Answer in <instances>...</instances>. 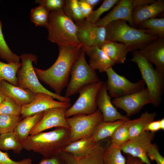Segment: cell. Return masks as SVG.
<instances>
[{
    "label": "cell",
    "instance_id": "cell-12",
    "mask_svg": "<svg viewBox=\"0 0 164 164\" xmlns=\"http://www.w3.org/2000/svg\"><path fill=\"white\" fill-rule=\"evenodd\" d=\"M111 102L116 108L125 111L128 117L138 113L145 105L151 104L147 88L131 94L114 98Z\"/></svg>",
    "mask_w": 164,
    "mask_h": 164
},
{
    "label": "cell",
    "instance_id": "cell-31",
    "mask_svg": "<svg viewBox=\"0 0 164 164\" xmlns=\"http://www.w3.org/2000/svg\"><path fill=\"white\" fill-rule=\"evenodd\" d=\"M104 164H126L121 147L111 142L106 147L103 157Z\"/></svg>",
    "mask_w": 164,
    "mask_h": 164
},
{
    "label": "cell",
    "instance_id": "cell-49",
    "mask_svg": "<svg viewBox=\"0 0 164 164\" xmlns=\"http://www.w3.org/2000/svg\"><path fill=\"white\" fill-rule=\"evenodd\" d=\"M161 130H164V118H163L159 120Z\"/></svg>",
    "mask_w": 164,
    "mask_h": 164
},
{
    "label": "cell",
    "instance_id": "cell-24",
    "mask_svg": "<svg viewBox=\"0 0 164 164\" xmlns=\"http://www.w3.org/2000/svg\"><path fill=\"white\" fill-rule=\"evenodd\" d=\"M98 143L96 142L91 136L86 137L70 142L63 148L62 151L79 157L91 152Z\"/></svg>",
    "mask_w": 164,
    "mask_h": 164
},
{
    "label": "cell",
    "instance_id": "cell-16",
    "mask_svg": "<svg viewBox=\"0 0 164 164\" xmlns=\"http://www.w3.org/2000/svg\"><path fill=\"white\" fill-rule=\"evenodd\" d=\"M111 97L108 93L105 82L98 91L96 97L97 106L102 113L103 121L113 122L120 120L125 121L130 120L128 117L118 111L112 104Z\"/></svg>",
    "mask_w": 164,
    "mask_h": 164
},
{
    "label": "cell",
    "instance_id": "cell-47",
    "mask_svg": "<svg viewBox=\"0 0 164 164\" xmlns=\"http://www.w3.org/2000/svg\"><path fill=\"white\" fill-rule=\"evenodd\" d=\"M93 8L98 4L101 0H84Z\"/></svg>",
    "mask_w": 164,
    "mask_h": 164
},
{
    "label": "cell",
    "instance_id": "cell-33",
    "mask_svg": "<svg viewBox=\"0 0 164 164\" xmlns=\"http://www.w3.org/2000/svg\"><path fill=\"white\" fill-rule=\"evenodd\" d=\"M110 142L121 147L130 139L128 121L118 127L110 137Z\"/></svg>",
    "mask_w": 164,
    "mask_h": 164
},
{
    "label": "cell",
    "instance_id": "cell-21",
    "mask_svg": "<svg viewBox=\"0 0 164 164\" xmlns=\"http://www.w3.org/2000/svg\"><path fill=\"white\" fill-rule=\"evenodd\" d=\"M81 49L89 56V65L94 70H98L101 73L105 72L107 69L115 64L104 51L97 46H92Z\"/></svg>",
    "mask_w": 164,
    "mask_h": 164
},
{
    "label": "cell",
    "instance_id": "cell-32",
    "mask_svg": "<svg viewBox=\"0 0 164 164\" xmlns=\"http://www.w3.org/2000/svg\"><path fill=\"white\" fill-rule=\"evenodd\" d=\"M2 26L0 19V58L7 63H19L20 56L12 51L5 39L2 32Z\"/></svg>",
    "mask_w": 164,
    "mask_h": 164
},
{
    "label": "cell",
    "instance_id": "cell-23",
    "mask_svg": "<svg viewBox=\"0 0 164 164\" xmlns=\"http://www.w3.org/2000/svg\"><path fill=\"white\" fill-rule=\"evenodd\" d=\"M115 63H123L130 52L123 44L105 40L99 47Z\"/></svg>",
    "mask_w": 164,
    "mask_h": 164
},
{
    "label": "cell",
    "instance_id": "cell-6",
    "mask_svg": "<svg viewBox=\"0 0 164 164\" xmlns=\"http://www.w3.org/2000/svg\"><path fill=\"white\" fill-rule=\"evenodd\" d=\"M136 63L140 71L142 80L146 84V88L151 100V104L158 107L161 100L164 87V74L154 69L149 62L136 50L133 52L130 60Z\"/></svg>",
    "mask_w": 164,
    "mask_h": 164
},
{
    "label": "cell",
    "instance_id": "cell-34",
    "mask_svg": "<svg viewBox=\"0 0 164 164\" xmlns=\"http://www.w3.org/2000/svg\"><path fill=\"white\" fill-rule=\"evenodd\" d=\"M50 12L44 6L39 5L31 9L30 19L36 26L45 27L47 25Z\"/></svg>",
    "mask_w": 164,
    "mask_h": 164
},
{
    "label": "cell",
    "instance_id": "cell-9",
    "mask_svg": "<svg viewBox=\"0 0 164 164\" xmlns=\"http://www.w3.org/2000/svg\"><path fill=\"white\" fill-rule=\"evenodd\" d=\"M70 130V142L91 136L97 125L103 121L101 111L98 109L89 115L77 114L66 118Z\"/></svg>",
    "mask_w": 164,
    "mask_h": 164
},
{
    "label": "cell",
    "instance_id": "cell-29",
    "mask_svg": "<svg viewBox=\"0 0 164 164\" xmlns=\"http://www.w3.org/2000/svg\"><path fill=\"white\" fill-rule=\"evenodd\" d=\"M21 64L20 62L5 63L0 61V82L4 80L18 86L16 74Z\"/></svg>",
    "mask_w": 164,
    "mask_h": 164
},
{
    "label": "cell",
    "instance_id": "cell-11",
    "mask_svg": "<svg viewBox=\"0 0 164 164\" xmlns=\"http://www.w3.org/2000/svg\"><path fill=\"white\" fill-rule=\"evenodd\" d=\"M75 23L77 27V36L81 49L92 46L99 47L105 40V27L97 26L85 20Z\"/></svg>",
    "mask_w": 164,
    "mask_h": 164
},
{
    "label": "cell",
    "instance_id": "cell-46",
    "mask_svg": "<svg viewBox=\"0 0 164 164\" xmlns=\"http://www.w3.org/2000/svg\"><path fill=\"white\" fill-rule=\"evenodd\" d=\"M126 164H145L139 158L127 154Z\"/></svg>",
    "mask_w": 164,
    "mask_h": 164
},
{
    "label": "cell",
    "instance_id": "cell-4",
    "mask_svg": "<svg viewBox=\"0 0 164 164\" xmlns=\"http://www.w3.org/2000/svg\"><path fill=\"white\" fill-rule=\"evenodd\" d=\"M45 27L48 32L47 39L52 43L58 46L81 47L77 26L63 9L50 12Z\"/></svg>",
    "mask_w": 164,
    "mask_h": 164
},
{
    "label": "cell",
    "instance_id": "cell-2",
    "mask_svg": "<svg viewBox=\"0 0 164 164\" xmlns=\"http://www.w3.org/2000/svg\"><path fill=\"white\" fill-rule=\"evenodd\" d=\"M70 142V129L57 127L51 131L29 136L22 143L24 149L48 158L59 155Z\"/></svg>",
    "mask_w": 164,
    "mask_h": 164
},
{
    "label": "cell",
    "instance_id": "cell-37",
    "mask_svg": "<svg viewBox=\"0 0 164 164\" xmlns=\"http://www.w3.org/2000/svg\"><path fill=\"white\" fill-rule=\"evenodd\" d=\"M22 118L20 116L0 114V134L14 132Z\"/></svg>",
    "mask_w": 164,
    "mask_h": 164
},
{
    "label": "cell",
    "instance_id": "cell-20",
    "mask_svg": "<svg viewBox=\"0 0 164 164\" xmlns=\"http://www.w3.org/2000/svg\"><path fill=\"white\" fill-rule=\"evenodd\" d=\"M0 89L7 96L11 97L22 106L30 103L35 97L36 94L30 90L14 85L4 80L0 82Z\"/></svg>",
    "mask_w": 164,
    "mask_h": 164
},
{
    "label": "cell",
    "instance_id": "cell-27",
    "mask_svg": "<svg viewBox=\"0 0 164 164\" xmlns=\"http://www.w3.org/2000/svg\"><path fill=\"white\" fill-rule=\"evenodd\" d=\"M156 114L155 112L149 113L145 111L142 113L138 118L128 121L130 139L139 135L145 131L144 129L146 125L154 121Z\"/></svg>",
    "mask_w": 164,
    "mask_h": 164
},
{
    "label": "cell",
    "instance_id": "cell-15",
    "mask_svg": "<svg viewBox=\"0 0 164 164\" xmlns=\"http://www.w3.org/2000/svg\"><path fill=\"white\" fill-rule=\"evenodd\" d=\"M67 109L64 108L56 107L44 111L43 118L32 129L29 135H34L54 127H63L70 129L65 117Z\"/></svg>",
    "mask_w": 164,
    "mask_h": 164
},
{
    "label": "cell",
    "instance_id": "cell-1",
    "mask_svg": "<svg viewBox=\"0 0 164 164\" xmlns=\"http://www.w3.org/2000/svg\"><path fill=\"white\" fill-rule=\"evenodd\" d=\"M59 53L54 63L45 70L34 67L38 79L60 95L67 86L72 66L81 50V47L59 46Z\"/></svg>",
    "mask_w": 164,
    "mask_h": 164
},
{
    "label": "cell",
    "instance_id": "cell-39",
    "mask_svg": "<svg viewBox=\"0 0 164 164\" xmlns=\"http://www.w3.org/2000/svg\"><path fill=\"white\" fill-rule=\"evenodd\" d=\"M64 3L63 0H36L35 3L43 5L50 12L62 9Z\"/></svg>",
    "mask_w": 164,
    "mask_h": 164
},
{
    "label": "cell",
    "instance_id": "cell-8",
    "mask_svg": "<svg viewBox=\"0 0 164 164\" xmlns=\"http://www.w3.org/2000/svg\"><path fill=\"white\" fill-rule=\"evenodd\" d=\"M104 83L100 80L80 88L78 92V98L74 104L66 110V118L77 114L89 115L95 112L97 110V94Z\"/></svg>",
    "mask_w": 164,
    "mask_h": 164
},
{
    "label": "cell",
    "instance_id": "cell-28",
    "mask_svg": "<svg viewBox=\"0 0 164 164\" xmlns=\"http://www.w3.org/2000/svg\"><path fill=\"white\" fill-rule=\"evenodd\" d=\"M135 28L144 30L147 35L164 37V18H152L138 24Z\"/></svg>",
    "mask_w": 164,
    "mask_h": 164
},
{
    "label": "cell",
    "instance_id": "cell-36",
    "mask_svg": "<svg viewBox=\"0 0 164 164\" xmlns=\"http://www.w3.org/2000/svg\"><path fill=\"white\" fill-rule=\"evenodd\" d=\"M22 108L13 99L7 96L0 105V114L19 116L21 114Z\"/></svg>",
    "mask_w": 164,
    "mask_h": 164
},
{
    "label": "cell",
    "instance_id": "cell-42",
    "mask_svg": "<svg viewBox=\"0 0 164 164\" xmlns=\"http://www.w3.org/2000/svg\"><path fill=\"white\" fill-rule=\"evenodd\" d=\"M78 3L81 14L85 19L92 12L93 8L84 0H78Z\"/></svg>",
    "mask_w": 164,
    "mask_h": 164
},
{
    "label": "cell",
    "instance_id": "cell-38",
    "mask_svg": "<svg viewBox=\"0 0 164 164\" xmlns=\"http://www.w3.org/2000/svg\"><path fill=\"white\" fill-rule=\"evenodd\" d=\"M118 0H104L102 5L96 10L93 11L91 14L85 19V20L95 24L99 20L101 15L109 10L118 2Z\"/></svg>",
    "mask_w": 164,
    "mask_h": 164
},
{
    "label": "cell",
    "instance_id": "cell-5",
    "mask_svg": "<svg viewBox=\"0 0 164 164\" xmlns=\"http://www.w3.org/2000/svg\"><path fill=\"white\" fill-rule=\"evenodd\" d=\"M20 56L22 64L16 74L18 86L28 89L35 94L41 93L49 94L60 102H70V99L69 97L53 93L46 89L40 84L32 64L33 62L36 64L37 63L38 58L36 55L30 53H23Z\"/></svg>",
    "mask_w": 164,
    "mask_h": 164
},
{
    "label": "cell",
    "instance_id": "cell-14",
    "mask_svg": "<svg viewBox=\"0 0 164 164\" xmlns=\"http://www.w3.org/2000/svg\"><path fill=\"white\" fill-rule=\"evenodd\" d=\"M49 94L43 93L36 94L34 100L30 103L22 106L21 115L22 118L43 112L52 108L62 107L68 109L71 107L70 102L57 101Z\"/></svg>",
    "mask_w": 164,
    "mask_h": 164
},
{
    "label": "cell",
    "instance_id": "cell-7",
    "mask_svg": "<svg viewBox=\"0 0 164 164\" xmlns=\"http://www.w3.org/2000/svg\"><path fill=\"white\" fill-rule=\"evenodd\" d=\"M85 53L81 49L73 64L70 73L71 78L67 86L65 97H70L78 93L82 87L87 84L98 82L100 80L95 70L86 61Z\"/></svg>",
    "mask_w": 164,
    "mask_h": 164
},
{
    "label": "cell",
    "instance_id": "cell-22",
    "mask_svg": "<svg viewBox=\"0 0 164 164\" xmlns=\"http://www.w3.org/2000/svg\"><path fill=\"white\" fill-rule=\"evenodd\" d=\"M164 11V1H155L152 3L133 9L132 17L134 27L141 22L150 18H155Z\"/></svg>",
    "mask_w": 164,
    "mask_h": 164
},
{
    "label": "cell",
    "instance_id": "cell-40",
    "mask_svg": "<svg viewBox=\"0 0 164 164\" xmlns=\"http://www.w3.org/2000/svg\"><path fill=\"white\" fill-rule=\"evenodd\" d=\"M147 154L149 160H155L157 164H164V158L160 153L156 144L152 143Z\"/></svg>",
    "mask_w": 164,
    "mask_h": 164
},
{
    "label": "cell",
    "instance_id": "cell-10",
    "mask_svg": "<svg viewBox=\"0 0 164 164\" xmlns=\"http://www.w3.org/2000/svg\"><path fill=\"white\" fill-rule=\"evenodd\" d=\"M108 79L106 81L108 94L111 97H118L131 94L145 88V83L142 79L132 83L125 77L116 73L112 67L106 70Z\"/></svg>",
    "mask_w": 164,
    "mask_h": 164
},
{
    "label": "cell",
    "instance_id": "cell-25",
    "mask_svg": "<svg viewBox=\"0 0 164 164\" xmlns=\"http://www.w3.org/2000/svg\"><path fill=\"white\" fill-rule=\"evenodd\" d=\"M43 115V112L27 116L19 122L14 132L20 142L22 143L27 139L31 130L40 121Z\"/></svg>",
    "mask_w": 164,
    "mask_h": 164
},
{
    "label": "cell",
    "instance_id": "cell-41",
    "mask_svg": "<svg viewBox=\"0 0 164 164\" xmlns=\"http://www.w3.org/2000/svg\"><path fill=\"white\" fill-rule=\"evenodd\" d=\"M0 164H32V160L29 158L16 161L11 159L7 152L0 150Z\"/></svg>",
    "mask_w": 164,
    "mask_h": 164
},
{
    "label": "cell",
    "instance_id": "cell-19",
    "mask_svg": "<svg viewBox=\"0 0 164 164\" xmlns=\"http://www.w3.org/2000/svg\"><path fill=\"white\" fill-rule=\"evenodd\" d=\"M107 146L104 147L99 142L91 152L79 157L63 151L59 155L64 164H104L103 157Z\"/></svg>",
    "mask_w": 164,
    "mask_h": 164
},
{
    "label": "cell",
    "instance_id": "cell-30",
    "mask_svg": "<svg viewBox=\"0 0 164 164\" xmlns=\"http://www.w3.org/2000/svg\"><path fill=\"white\" fill-rule=\"evenodd\" d=\"M23 149L14 132L0 134V150H12L15 153L19 154Z\"/></svg>",
    "mask_w": 164,
    "mask_h": 164
},
{
    "label": "cell",
    "instance_id": "cell-13",
    "mask_svg": "<svg viewBox=\"0 0 164 164\" xmlns=\"http://www.w3.org/2000/svg\"><path fill=\"white\" fill-rule=\"evenodd\" d=\"M155 133L144 131L139 135L130 139L121 146V151L126 154L139 158L145 164H152L147 153L155 138Z\"/></svg>",
    "mask_w": 164,
    "mask_h": 164
},
{
    "label": "cell",
    "instance_id": "cell-26",
    "mask_svg": "<svg viewBox=\"0 0 164 164\" xmlns=\"http://www.w3.org/2000/svg\"><path fill=\"white\" fill-rule=\"evenodd\" d=\"M125 121L121 120L113 122L101 121L96 126L91 136L97 142H100L110 137L116 129Z\"/></svg>",
    "mask_w": 164,
    "mask_h": 164
},
{
    "label": "cell",
    "instance_id": "cell-43",
    "mask_svg": "<svg viewBox=\"0 0 164 164\" xmlns=\"http://www.w3.org/2000/svg\"><path fill=\"white\" fill-rule=\"evenodd\" d=\"M39 164H64V162L59 155L52 157L43 158Z\"/></svg>",
    "mask_w": 164,
    "mask_h": 164
},
{
    "label": "cell",
    "instance_id": "cell-3",
    "mask_svg": "<svg viewBox=\"0 0 164 164\" xmlns=\"http://www.w3.org/2000/svg\"><path fill=\"white\" fill-rule=\"evenodd\" d=\"M105 27V40L122 43L130 52L139 50L159 38L147 34L144 30L133 27L122 20L111 22Z\"/></svg>",
    "mask_w": 164,
    "mask_h": 164
},
{
    "label": "cell",
    "instance_id": "cell-48",
    "mask_svg": "<svg viewBox=\"0 0 164 164\" xmlns=\"http://www.w3.org/2000/svg\"><path fill=\"white\" fill-rule=\"evenodd\" d=\"M6 97L5 93L0 89V105Z\"/></svg>",
    "mask_w": 164,
    "mask_h": 164
},
{
    "label": "cell",
    "instance_id": "cell-35",
    "mask_svg": "<svg viewBox=\"0 0 164 164\" xmlns=\"http://www.w3.org/2000/svg\"><path fill=\"white\" fill-rule=\"evenodd\" d=\"M63 9L65 13L73 20L74 23L85 20L80 12L78 0H64Z\"/></svg>",
    "mask_w": 164,
    "mask_h": 164
},
{
    "label": "cell",
    "instance_id": "cell-17",
    "mask_svg": "<svg viewBox=\"0 0 164 164\" xmlns=\"http://www.w3.org/2000/svg\"><path fill=\"white\" fill-rule=\"evenodd\" d=\"M133 10L132 0H119L111 11L95 24L98 26L105 27L111 22L122 20L134 27L132 17Z\"/></svg>",
    "mask_w": 164,
    "mask_h": 164
},
{
    "label": "cell",
    "instance_id": "cell-45",
    "mask_svg": "<svg viewBox=\"0 0 164 164\" xmlns=\"http://www.w3.org/2000/svg\"><path fill=\"white\" fill-rule=\"evenodd\" d=\"M154 0H132V7L134 8L149 5L154 2Z\"/></svg>",
    "mask_w": 164,
    "mask_h": 164
},
{
    "label": "cell",
    "instance_id": "cell-44",
    "mask_svg": "<svg viewBox=\"0 0 164 164\" xmlns=\"http://www.w3.org/2000/svg\"><path fill=\"white\" fill-rule=\"evenodd\" d=\"M144 130L145 131L153 133L161 130L159 120L149 122L146 125Z\"/></svg>",
    "mask_w": 164,
    "mask_h": 164
},
{
    "label": "cell",
    "instance_id": "cell-18",
    "mask_svg": "<svg viewBox=\"0 0 164 164\" xmlns=\"http://www.w3.org/2000/svg\"><path fill=\"white\" fill-rule=\"evenodd\" d=\"M138 51L153 63L157 70L164 74V37L157 38Z\"/></svg>",
    "mask_w": 164,
    "mask_h": 164
}]
</instances>
